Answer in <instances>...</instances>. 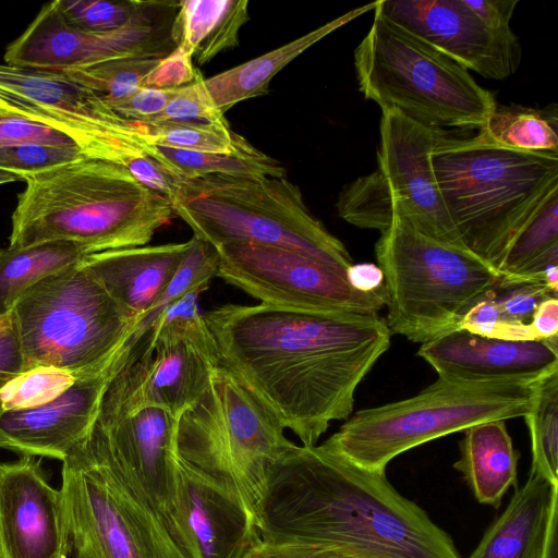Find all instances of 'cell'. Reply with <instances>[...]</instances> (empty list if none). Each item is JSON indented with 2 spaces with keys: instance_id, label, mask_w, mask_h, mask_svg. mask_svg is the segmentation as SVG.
<instances>
[{
  "instance_id": "681fc988",
  "label": "cell",
  "mask_w": 558,
  "mask_h": 558,
  "mask_svg": "<svg viewBox=\"0 0 558 558\" xmlns=\"http://www.w3.org/2000/svg\"><path fill=\"white\" fill-rule=\"evenodd\" d=\"M16 181H25V179L11 171L0 169V184L12 183Z\"/></svg>"
},
{
  "instance_id": "4fadbf2b",
  "label": "cell",
  "mask_w": 558,
  "mask_h": 558,
  "mask_svg": "<svg viewBox=\"0 0 558 558\" xmlns=\"http://www.w3.org/2000/svg\"><path fill=\"white\" fill-rule=\"evenodd\" d=\"M218 364L199 310L170 308L138 342L130 344L105 389L99 410L156 407L179 418L202 397Z\"/></svg>"
},
{
  "instance_id": "d6a6232c",
  "label": "cell",
  "mask_w": 558,
  "mask_h": 558,
  "mask_svg": "<svg viewBox=\"0 0 558 558\" xmlns=\"http://www.w3.org/2000/svg\"><path fill=\"white\" fill-rule=\"evenodd\" d=\"M218 267L219 255L216 247L193 235L175 274L153 310L136 326L131 342H138L167 306L193 291H206L210 281L217 277Z\"/></svg>"
},
{
  "instance_id": "8d00e7d4",
  "label": "cell",
  "mask_w": 558,
  "mask_h": 558,
  "mask_svg": "<svg viewBox=\"0 0 558 558\" xmlns=\"http://www.w3.org/2000/svg\"><path fill=\"white\" fill-rule=\"evenodd\" d=\"M65 22L83 32L107 33L125 25L137 11L140 0H57Z\"/></svg>"
},
{
  "instance_id": "7dc6e473",
  "label": "cell",
  "mask_w": 558,
  "mask_h": 558,
  "mask_svg": "<svg viewBox=\"0 0 558 558\" xmlns=\"http://www.w3.org/2000/svg\"><path fill=\"white\" fill-rule=\"evenodd\" d=\"M349 284L356 291L371 293L385 284L380 267L373 263L352 264L345 271Z\"/></svg>"
},
{
  "instance_id": "ee69618b",
  "label": "cell",
  "mask_w": 558,
  "mask_h": 558,
  "mask_svg": "<svg viewBox=\"0 0 558 558\" xmlns=\"http://www.w3.org/2000/svg\"><path fill=\"white\" fill-rule=\"evenodd\" d=\"M496 294L497 291H492L476 302L460 320L458 330H465L487 338H499L502 322L496 303Z\"/></svg>"
},
{
  "instance_id": "5b68a950",
  "label": "cell",
  "mask_w": 558,
  "mask_h": 558,
  "mask_svg": "<svg viewBox=\"0 0 558 558\" xmlns=\"http://www.w3.org/2000/svg\"><path fill=\"white\" fill-rule=\"evenodd\" d=\"M171 205L197 236L214 246L247 243L304 253L344 271V244L307 208L287 175L208 174L181 181Z\"/></svg>"
},
{
  "instance_id": "7bdbcfd3",
  "label": "cell",
  "mask_w": 558,
  "mask_h": 558,
  "mask_svg": "<svg viewBox=\"0 0 558 558\" xmlns=\"http://www.w3.org/2000/svg\"><path fill=\"white\" fill-rule=\"evenodd\" d=\"M245 558H359L332 545L305 542H260Z\"/></svg>"
},
{
  "instance_id": "ba28073f",
  "label": "cell",
  "mask_w": 558,
  "mask_h": 558,
  "mask_svg": "<svg viewBox=\"0 0 558 558\" xmlns=\"http://www.w3.org/2000/svg\"><path fill=\"white\" fill-rule=\"evenodd\" d=\"M536 383L438 378L411 398L357 411L320 446L363 469L386 473L393 458L414 447L482 422L524 416Z\"/></svg>"
},
{
  "instance_id": "ac0fdd59",
  "label": "cell",
  "mask_w": 558,
  "mask_h": 558,
  "mask_svg": "<svg viewBox=\"0 0 558 558\" xmlns=\"http://www.w3.org/2000/svg\"><path fill=\"white\" fill-rule=\"evenodd\" d=\"M69 547L63 494L40 459L0 462V558H69Z\"/></svg>"
},
{
  "instance_id": "44dd1931",
  "label": "cell",
  "mask_w": 558,
  "mask_h": 558,
  "mask_svg": "<svg viewBox=\"0 0 558 558\" xmlns=\"http://www.w3.org/2000/svg\"><path fill=\"white\" fill-rule=\"evenodd\" d=\"M178 498L195 558H245L262 542L247 505L179 458Z\"/></svg>"
},
{
  "instance_id": "9c48e42d",
  "label": "cell",
  "mask_w": 558,
  "mask_h": 558,
  "mask_svg": "<svg viewBox=\"0 0 558 558\" xmlns=\"http://www.w3.org/2000/svg\"><path fill=\"white\" fill-rule=\"evenodd\" d=\"M11 314L24 372L49 366L76 378L111 364L136 328L82 260L26 290Z\"/></svg>"
},
{
  "instance_id": "1f68e13d",
  "label": "cell",
  "mask_w": 558,
  "mask_h": 558,
  "mask_svg": "<svg viewBox=\"0 0 558 558\" xmlns=\"http://www.w3.org/2000/svg\"><path fill=\"white\" fill-rule=\"evenodd\" d=\"M133 131L144 141L170 148L228 154L248 141L221 122H144L131 120Z\"/></svg>"
},
{
  "instance_id": "9a60e30c",
  "label": "cell",
  "mask_w": 558,
  "mask_h": 558,
  "mask_svg": "<svg viewBox=\"0 0 558 558\" xmlns=\"http://www.w3.org/2000/svg\"><path fill=\"white\" fill-rule=\"evenodd\" d=\"M180 1H141L122 27L87 33L69 25L54 0L5 49V64L66 72L112 59L163 58L177 48L173 23Z\"/></svg>"
},
{
  "instance_id": "3957f363",
  "label": "cell",
  "mask_w": 558,
  "mask_h": 558,
  "mask_svg": "<svg viewBox=\"0 0 558 558\" xmlns=\"http://www.w3.org/2000/svg\"><path fill=\"white\" fill-rule=\"evenodd\" d=\"M10 246L66 241L87 255L148 245L174 215L165 196L116 163L84 157L26 178Z\"/></svg>"
},
{
  "instance_id": "ffe728a7",
  "label": "cell",
  "mask_w": 558,
  "mask_h": 558,
  "mask_svg": "<svg viewBox=\"0 0 558 558\" xmlns=\"http://www.w3.org/2000/svg\"><path fill=\"white\" fill-rule=\"evenodd\" d=\"M557 336L505 340L454 330L422 343L417 355L454 383H536L558 372Z\"/></svg>"
},
{
  "instance_id": "7a4b0ae2",
  "label": "cell",
  "mask_w": 558,
  "mask_h": 558,
  "mask_svg": "<svg viewBox=\"0 0 558 558\" xmlns=\"http://www.w3.org/2000/svg\"><path fill=\"white\" fill-rule=\"evenodd\" d=\"M263 542L340 547L359 558H461L450 535L372 472L294 442L272 464L255 506Z\"/></svg>"
},
{
  "instance_id": "60d3db41",
  "label": "cell",
  "mask_w": 558,
  "mask_h": 558,
  "mask_svg": "<svg viewBox=\"0 0 558 558\" xmlns=\"http://www.w3.org/2000/svg\"><path fill=\"white\" fill-rule=\"evenodd\" d=\"M199 71L193 64L192 54L182 46H178L161 58L147 74L143 87L173 89L192 83Z\"/></svg>"
},
{
  "instance_id": "f546056e",
  "label": "cell",
  "mask_w": 558,
  "mask_h": 558,
  "mask_svg": "<svg viewBox=\"0 0 558 558\" xmlns=\"http://www.w3.org/2000/svg\"><path fill=\"white\" fill-rule=\"evenodd\" d=\"M494 142L525 151L558 154V108L496 105L478 130Z\"/></svg>"
},
{
  "instance_id": "f6af8a7d",
  "label": "cell",
  "mask_w": 558,
  "mask_h": 558,
  "mask_svg": "<svg viewBox=\"0 0 558 558\" xmlns=\"http://www.w3.org/2000/svg\"><path fill=\"white\" fill-rule=\"evenodd\" d=\"M23 372V355L10 313L0 318V390Z\"/></svg>"
},
{
  "instance_id": "484cf974",
  "label": "cell",
  "mask_w": 558,
  "mask_h": 558,
  "mask_svg": "<svg viewBox=\"0 0 558 558\" xmlns=\"http://www.w3.org/2000/svg\"><path fill=\"white\" fill-rule=\"evenodd\" d=\"M250 20L247 0L180 1L173 37L197 64L239 45L241 27Z\"/></svg>"
},
{
  "instance_id": "8992f818",
  "label": "cell",
  "mask_w": 558,
  "mask_h": 558,
  "mask_svg": "<svg viewBox=\"0 0 558 558\" xmlns=\"http://www.w3.org/2000/svg\"><path fill=\"white\" fill-rule=\"evenodd\" d=\"M353 60L366 99L430 129L480 130L497 105L465 68L376 11Z\"/></svg>"
},
{
  "instance_id": "52a82bcc",
  "label": "cell",
  "mask_w": 558,
  "mask_h": 558,
  "mask_svg": "<svg viewBox=\"0 0 558 558\" xmlns=\"http://www.w3.org/2000/svg\"><path fill=\"white\" fill-rule=\"evenodd\" d=\"M391 333L425 343L458 330L464 314L501 275L468 250L440 243L395 218L375 244Z\"/></svg>"
},
{
  "instance_id": "277c9868",
  "label": "cell",
  "mask_w": 558,
  "mask_h": 558,
  "mask_svg": "<svg viewBox=\"0 0 558 558\" xmlns=\"http://www.w3.org/2000/svg\"><path fill=\"white\" fill-rule=\"evenodd\" d=\"M430 162L463 246L496 270L511 241L558 192V154L498 144L482 132L437 130Z\"/></svg>"
},
{
  "instance_id": "ab89813d",
  "label": "cell",
  "mask_w": 558,
  "mask_h": 558,
  "mask_svg": "<svg viewBox=\"0 0 558 558\" xmlns=\"http://www.w3.org/2000/svg\"><path fill=\"white\" fill-rule=\"evenodd\" d=\"M226 118L214 106L199 73L180 87L163 111L148 122H221ZM145 122V121H144Z\"/></svg>"
},
{
  "instance_id": "74e56055",
  "label": "cell",
  "mask_w": 558,
  "mask_h": 558,
  "mask_svg": "<svg viewBox=\"0 0 558 558\" xmlns=\"http://www.w3.org/2000/svg\"><path fill=\"white\" fill-rule=\"evenodd\" d=\"M87 157L81 148L22 145L0 149V169L26 178Z\"/></svg>"
},
{
  "instance_id": "e0dca14e",
  "label": "cell",
  "mask_w": 558,
  "mask_h": 558,
  "mask_svg": "<svg viewBox=\"0 0 558 558\" xmlns=\"http://www.w3.org/2000/svg\"><path fill=\"white\" fill-rule=\"evenodd\" d=\"M178 418L156 407L130 411L98 410L113 460L133 492L159 517L189 558H195L178 498Z\"/></svg>"
},
{
  "instance_id": "c3c4849f",
  "label": "cell",
  "mask_w": 558,
  "mask_h": 558,
  "mask_svg": "<svg viewBox=\"0 0 558 558\" xmlns=\"http://www.w3.org/2000/svg\"><path fill=\"white\" fill-rule=\"evenodd\" d=\"M558 499L554 502L550 511L545 543L541 558H558Z\"/></svg>"
},
{
  "instance_id": "8fae6325",
  "label": "cell",
  "mask_w": 558,
  "mask_h": 558,
  "mask_svg": "<svg viewBox=\"0 0 558 558\" xmlns=\"http://www.w3.org/2000/svg\"><path fill=\"white\" fill-rule=\"evenodd\" d=\"M69 558H189L119 471L96 421L62 461Z\"/></svg>"
},
{
  "instance_id": "b9f144b4",
  "label": "cell",
  "mask_w": 558,
  "mask_h": 558,
  "mask_svg": "<svg viewBox=\"0 0 558 558\" xmlns=\"http://www.w3.org/2000/svg\"><path fill=\"white\" fill-rule=\"evenodd\" d=\"M178 89L141 87L129 96L106 101L112 110L128 120L148 122L163 111Z\"/></svg>"
},
{
  "instance_id": "d6986e66",
  "label": "cell",
  "mask_w": 558,
  "mask_h": 558,
  "mask_svg": "<svg viewBox=\"0 0 558 558\" xmlns=\"http://www.w3.org/2000/svg\"><path fill=\"white\" fill-rule=\"evenodd\" d=\"M129 348L105 368L76 378L48 403L0 412V448L63 461L89 434L105 389Z\"/></svg>"
},
{
  "instance_id": "83f0119b",
  "label": "cell",
  "mask_w": 558,
  "mask_h": 558,
  "mask_svg": "<svg viewBox=\"0 0 558 558\" xmlns=\"http://www.w3.org/2000/svg\"><path fill=\"white\" fill-rule=\"evenodd\" d=\"M86 255L82 247L66 241L1 247L0 318L12 312L15 302L26 290L80 263Z\"/></svg>"
},
{
  "instance_id": "836d02e7",
  "label": "cell",
  "mask_w": 558,
  "mask_h": 558,
  "mask_svg": "<svg viewBox=\"0 0 558 558\" xmlns=\"http://www.w3.org/2000/svg\"><path fill=\"white\" fill-rule=\"evenodd\" d=\"M160 59H112L63 73L99 94L105 100L111 101L129 96L143 87L145 77Z\"/></svg>"
},
{
  "instance_id": "cb8c5ba5",
  "label": "cell",
  "mask_w": 558,
  "mask_h": 558,
  "mask_svg": "<svg viewBox=\"0 0 558 558\" xmlns=\"http://www.w3.org/2000/svg\"><path fill=\"white\" fill-rule=\"evenodd\" d=\"M453 463L475 499L497 509L507 490L518 488L520 452L513 448L506 420L482 422L466 428Z\"/></svg>"
},
{
  "instance_id": "e575fe53",
  "label": "cell",
  "mask_w": 558,
  "mask_h": 558,
  "mask_svg": "<svg viewBox=\"0 0 558 558\" xmlns=\"http://www.w3.org/2000/svg\"><path fill=\"white\" fill-rule=\"evenodd\" d=\"M76 377L63 369L38 366L27 369L0 390V412L44 405L71 387Z\"/></svg>"
},
{
  "instance_id": "2e32d148",
  "label": "cell",
  "mask_w": 558,
  "mask_h": 558,
  "mask_svg": "<svg viewBox=\"0 0 558 558\" xmlns=\"http://www.w3.org/2000/svg\"><path fill=\"white\" fill-rule=\"evenodd\" d=\"M519 0H380L374 11L453 61L490 80H506L521 63L510 22Z\"/></svg>"
},
{
  "instance_id": "f35d334b",
  "label": "cell",
  "mask_w": 558,
  "mask_h": 558,
  "mask_svg": "<svg viewBox=\"0 0 558 558\" xmlns=\"http://www.w3.org/2000/svg\"><path fill=\"white\" fill-rule=\"evenodd\" d=\"M22 145L80 148L71 136L56 128L0 109V149Z\"/></svg>"
},
{
  "instance_id": "6da1fadb",
  "label": "cell",
  "mask_w": 558,
  "mask_h": 558,
  "mask_svg": "<svg viewBox=\"0 0 558 558\" xmlns=\"http://www.w3.org/2000/svg\"><path fill=\"white\" fill-rule=\"evenodd\" d=\"M203 316L219 364L306 447L350 417L357 386L392 336L379 315L228 303Z\"/></svg>"
},
{
  "instance_id": "7402d4cb",
  "label": "cell",
  "mask_w": 558,
  "mask_h": 558,
  "mask_svg": "<svg viewBox=\"0 0 558 558\" xmlns=\"http://www.w3.org/2000/svg\"><path fill=\"white\" fill-rule=\"evenodd\" d=\"M190 240L86 255L83 264L136 322L149 314L180 266Z\"/></svg>"
},
{
  "instance_id": "f1b7e54d",
  "label": "cell",
  "mask_w": 558,
  "mask_h": 558,
  "mask_svg": "<svg viewBox=\"0 0 558 558\" xmlns=\"http://www.w3.org/2000/svg\"><path fill=\"white\" fill-rule=\"evenodd\" d=\"M156 159L178 180L208 174L248 177H283L286 169L280 161L263 153L250 142L236 151L204 153L170 148L150 144Z\"/></svg>"
},
{
  "instance_id": "4dcf8cb0",
  "label": "cell",
  "mask_w": 558,
  "mask_h": 558,
  "mask_svg": "<svg viewBox=\"0 0 558 558\" xmlns=\"http://www.w3.org/2000/svg\"><path fill=\"white\" fill-rule=\"evenodd\" d=\"M525 418L532 464L530 473L558 484V372L535 384L534 399Z\"/></svg>"
},
{
  "instance_id": "603a6c76",
  "label": "cell",
  "mask_w": 558,
  "mask_h": 558,
  "mask_svg": "<svg viewBox=\"0 0 558 558\" xmlns=\"http://www.w3.org/2000/svg\"><path fill=\"white\" fill-rule=\"evenodd\" d=\"M558 484L529 473L468 558H541Z\"/></svg>"
},
{
  "instance_id": "bcb514c9",
  "label": "cell",
  "mask_w": 558,
  "mask_h": 558,
  "mask_svg": "<svg viewBox=\"0 0 558 558\" xmlns=\"http://www.w3.org/2000/svg\"><path fill=\"white\" fill-rule=\"evenodd\" d=\"M536 340H544L558 333V299L555 295L543 300L530 322Z\"/></svg>"
},
{
  "instance_id": "4316f807",
  "label": "cell",
  "mask_w": 558,
  "mask_h": 558,
  "mask_svg": "<svg viewBox=\"0 0 558 558\" xmlns=\"http://www.w3.org/2000/svg\"><path fill=\"white\" fill-rule=\"evenodd\" d=\"M550 264H558V192L545 201L511 241L497 267L502 278L498 290L544 283L543 272Z\"/></svg>"
},
{
  "instance_id": "7c38bea8",
  "label": "cell",
  "mask_w": 558,
  "mask_h": 558,
  "mask_svg": "<svg viewBox=\"0 0 558 558\" xmlns=\"http://www.w3.org/2000/svg\"><path fill=\"white\" fill-rule=\"evenodd\" d=\"M436 135L437 129L420 124L398 109H381L377 166L341 189L336 202L338 216L379 232L400 218L440 243L466 250L433 172L430 151Z\"/></svg>"
},
{
  "instance_id": "5bb4252c",
  "label": "cell",
  "mask_w": 558,
  "mask_h": 558,
  "mask_svg": "<svg viewBox=\"0 0 558 558\" xmlns=\"http://www.w3.org/2000/svg\"><path fill=\"white\" fill-rule=\"evenodd\" d=\"M217 277L260 304L316 314L378 315L386 306L384 287L354 290L345 271L304 253L266 245L225 243Z\"/></svg>"
},
{
  "instance_id": "d4e9b609",
  "label": "cell",
  "mask_w": 558,
  "mask_h": 558,
  "mask_svg": "<svg viewBox=\"0 0 558 558\" xmlns=\"http://www.w3.org/2000/svg\"><path fill=\"white\" fill-rule=\"evenodd\" d=\"M375 2L333 20L279 48L268 51L255 59L232 69L204 78L206 90L217 110L225 112L236 104L267 95L271 78L299 54L319 39L368 9Z\"/></svg>"
},
{
  "instance_id": "30bf717a",
  "label": "cell",
  "mask_w": 558,
  "mask_h": 558,
  "mask_svg": "<svg viewBox=\"0 0 558 558\" xmlns=\"http://www.w3.org/2000/svg\"><path fill=\"white\" fill-rule=\"evenodd\" d=\"M293 442L236 377L218 364L202 397L178 418L175 453L236 494L255 513L272 464Z\"/></svg>"
},
{
  "instance_id": "d590c367",
  "label": "cell",
  "mask_w": 558,
  "mask_h": 558,
  "mask_svg": "<svg viewBox=\"0 0 558 558\" xmlns=\"http://www.w3.org/2000/svg\"><path fill=\"white\" fill-rule=\"evenodd\" d=\"M496 303L502 326L499 338L505 340H536L530 322L538 304L553 293L544 283H520L498 290Z\"/></svg>"
}]
</instances>
